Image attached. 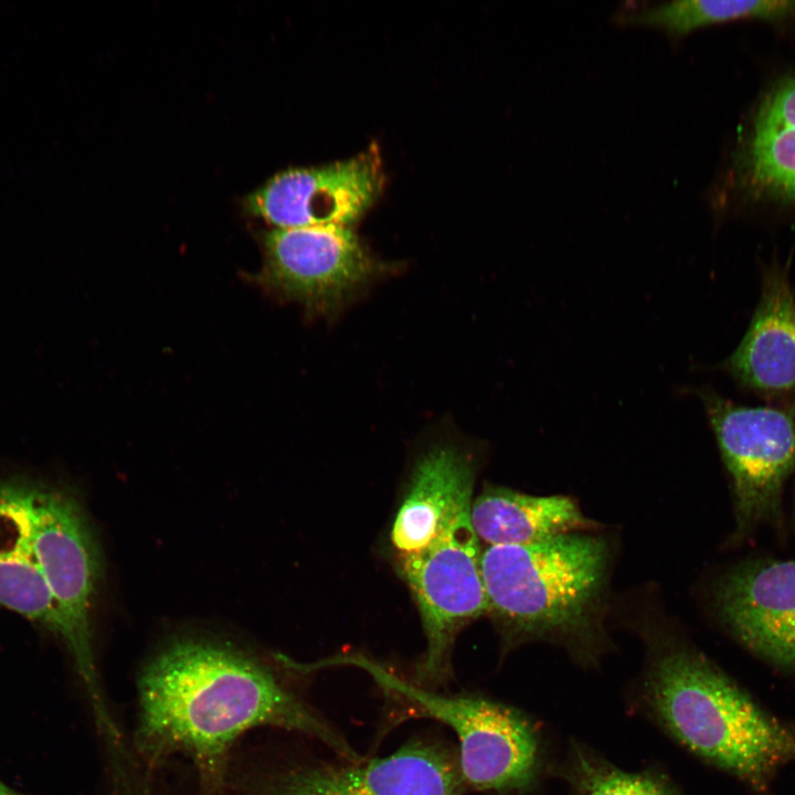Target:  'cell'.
Instances as JSON below:
<instances>
[{
  "label": "cell",
  "instance_id": "5",
  "mask_svg": "<svg viewBox=\"0 0 795 795\" xmlns=\"http://www.w3.org/2000/svg\"><path fill=\"white\" fill-rule=\"evenodd\" d=\"M33 547L51 593L57 634L85 687L99 730L115 724L98 677L91 614L99 576V552L77 498L68 490L35 484Z\"/></svg>",
  "mask_w": 795,
  "mask_h": 795
},
{
  "label": "cell",
  "instance_id": "19",
  "mask_svg": "<svg viewBox=\"0 0 795 795\" xmlns=\"http://www.w3.org/2000/svg\"><path fill=\"white\" fill-rule=\"evenodd\" d=\"M0 795H22L0 782Z\"/></svg>",
  "mask_w": 795,
  "mask_h": 795
},
{
  "label": "cell",
  "instance_id": "14",
  "mask_svg": "<svg viewBox=\"0 0 795 795\" xmlns=\"http://www.w3.org/2000/svg\"><path fill=\"white\" fill-rule=\"evenodd\" d=\"M35 483L0 479V606L56 635L54 603L33 547Z\"/></svg>",
  "mask_w": 795,
  "mask_h": 795
},
{
  "label": "cell",
  "instance_id": "11",
  "mask_svg": "<svg viewBox=\"0 0 795 795\" xmlns=\"http://www.w3.org/2000/svg\"><path fill=\"white\" fill-rule=\"evenodd\" d=\"M713 606L744 648L795 675V561L755 559L735 565L716 583Z\"/></svg>",
  "mask_w": 795,
  "mask_h": 795
},
{
  "label": "cell",
  "instance_id": "13",
  "mask_svg": "<svg viewBox=\"0 0 795 795\" xmlns=\"http://www.w3.org/2000/svg\"><path fill=\"white\" fill-rule=\"evenodd\" d=\"M724 369L760 392L795 389V295L783 271L773 268L763 275L750 326Z\"/></svg>",
  "mask_w": 795,
  "mask_h": 795
},
{
  "label": "cell",
  "instance_id": "16",
  "mask_svg": "<svg viewBox=\"0 0 795 795\" xmlns=\"http://www.w3.org/2000/svg\"><path fill=\"white\" fill-rule=\"evenodd\" d=\"M795 11L794 1H670L619 13L622 24L648 25L680 38L703 25L741 18L775 19Z\"/></svg>",
  "mask_w": 795,
  "mask_h": 795
},
{
  "label": "cell",
  "instance_id": "8",
  "mask_svg": "<svg viewBox=\"0 0 795 795\" xmlns=\"http://www.w3.org/2000/svg\"><path fill=\"white\" fill-rule=\"evenodd\" d=\"M700 398L731 479L741 538L777 511L795 468V409L748 407L709 390Z\"/></svg>",
  "mask_w": 795,
  "mask_h": 795
},
{
  "label": "cell",
  "instance_id": "7",
  "mask_svg": "<svg viewBox=\"0 0 795 795\" xmlns=\"http://www.w3.org/2000/svg\"><path fill=\"white\" fill-rule=\"evenodd\" d=\"M481 551L469 510L426 549L400 559L426 639L413 682L418 687L436 690L448 682L458 632L487 614Z\"/></svg>",
  "mask_w": 795,
  "mask_h": 795
},
{
  "label": "cell",
  "instance_id": "15",
  "mask_svg": "<svg viewBox=\"0 0 795 795\" xmlns=\"http://www.w3.org/2000/svg\"><path fill=\"white\" fill-rule=\"evenodd\" d=\"M470 521L487 545H526L598 524L568 496H532L505 487H487L473 500Z\"/></svg>",
  "mask_w": 795,
  "mask_h": 795
},
{
  "label": "cell",
  "instance_id": "1",
  "mask_svg": "<svg viewBox=\"0 0 795 795\" xmlns=\"http://www.w3.org/2000/svg\"><path fill=\"white\" fill-rule=\"evenodd\" d=\"M258 728L301 733L340 759H361L305 698L232 646L177 640L140 674L134 749L145 768L182 755L192 761L205 789L219 791L226 781L231 749Z\"/></svg>",
  "mask_w": 795,
  "mask_h": 795
},
{
  "label": "cell",
  "instance_id": "18",
  "mask_svg": "<svg viewBox=\"0 0 795 795\" xmlns=\"http://www.w3.org/2000/svg\"><path fill=\"white\" fill-rule=\"evenodd\" d=\"M746 166L757 188L795 199V128L754 124Z\"/></svg>",
  "mask_w": 795,
  "mask_h": 795
},
{
  "label": "cell",
  "instance_id": "4",
  "mask_svg": "<svg viewBox=\"0 0 795 795\" xmlns=\"http://www.w3.org/2000/svg\"><path fill=\"white\" fill-rule=\"evenodd\" d=\"M350 664L368 671L400 702L401 716L446 724L459 742L458 766L466 791L524 795L539 783L544 765L541 735L519 710L478 695H444L404 681L363 657H337L325 665Z\"/></svg>",
  "mask_w": 795,
  "mask_h": 795
},
{
  "label": "cell",
  "instance_id": "2",
  "mask_svg": "<svg viewBox=\"0 0 795 795\" xmlns=\"http://www.w3.org/2000/svg\"><path fill=\"white\" fill-rule=\"evenodd\" d=\"M639 699L682 748L756 792H766L777 773L795 763V724L677 638L653 637Z\"/></svg>",
  "mask_w": 795,
  "mask_h": 795
},
{
  "label": "cell",
  "instance_id": "3",
  "mask_svg": "<svg viewBox=\"0 0 795 795\" xmlns=\"http://www.w3.org/2000/svg\"><path fill=\"white\" fill-rule=\"evenodd\" d=\"M612 548L591 532H573L526 545H487L481 574L488 611L504 645L529 642L563 647L584 666L607 647L604 610Z\"/></svg>",
  "mask_w": 795,
  "mask_h": 795
},
{
  "label": "cell",
  "instance_id": "9",
  "mask_svg": "<svg viewBox=\"0 0 795 795\" xmlns=\"http://www.w3.org/2000/svg\"><path fill=\"white\" fill-rule=\"evenodd\" d=\"M264 264L254 280L317 311H332L378 273L351 227L273 229L262 235Z\"/></svg>",
  "mask_w": 795,
  "mask_h": 795
},
{
  "label": "cell",
  "instance_id": "10",
  "mask_svg": "<svg viewBox=\"0 0 795 795\" xmlns=\"http://www.w3.org/2000/svg\"><path fill=\"white\" fill-rule=\"evenodd\" d=\"M385 181L375 144L352 158L292 168L247 195L246 211L274 229L351 227L380 195Z\"/></svg>",
  "mask_w": 795,
  "mask_h": 795
},
{
  "label": "cell",
  "instance_id": "17",
  "mask_svg": "<svg viewBox=\"0 0 795 795\" xmlns=\"http://www.w3.org/2000/svg\"><path fill=\"white\" fill-rule=\"evenodd\" d=\"M556 775L568 783L571 795H683L659 771H625L575 742L556 767Z\"/></svg>",
  "mask_w": 795,
  "mask_h": 795
},
{
  "label": "cell",
  "instance_id": "6",
  "mask_svg": "<svg viewBox=\"0 0 795 795\" xmlns=\"http://www.w3.org/2000/svg\"><path fill=\"white\" fill-rule=\"evenodd\" d=\"M245 795H464L457 751L414 738L392 754L358 761L285 760L246 776Z\"/></svg>",
  "mask_w": 795,
  "mask_h": 795
},
{
  "label": "cell",
  "instance_id": "12",
  "mask_svg": "<svg viewBox=\"0 0 795 795\" xmlns=\"http://www.w3.org/2000/svg\"><path fill=\"white\" fill-rule=\"evenodd\" d=\"M475 467L467 454L446 445L417 462L391 528L399 559L416 554L470 510Z\"/></svg>",
  "mask_w": 795,
  "mask_h": 795
}]
</instances>
